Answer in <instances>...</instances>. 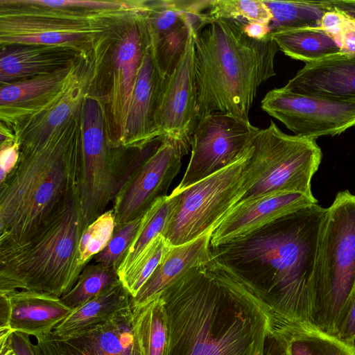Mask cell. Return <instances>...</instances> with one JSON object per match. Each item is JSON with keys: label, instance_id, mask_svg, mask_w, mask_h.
<instances>
[{"label": "cell", "instance_id": "6da1fadb", "mask_svg": "<svg viewBox=\"0 0 355 355\" xmlns=\"http://www.w3.org/2000/svg\"><path fill=\"white\" fill-rule=\"evenodd\" d=\"M327 208L318 204L289 213L240 239L211 247L261 303L271 328L296 322L313 328L312 279Z\"/></svg>", "mask_w": 355, "mask_h": 355}, {"label": "cell", "instance_id": "7a4b0ae2", "mask_svg": "<svg viewBox=\"0 0 355 355\" xmlns=\"http://www.w3.org/2000/svg\"><path fill=\"white\" fill-rule=\"evenodd\" d=\"M168 322L165 355H265L271 331L261 303L212 260L160 294Z\"/></svg>", "mask_w": 355, "mask_h": 355}, {"label": "cell", "instance_id": "3957f363", "mask_svg": "<svg viewBox=\"0 0 355 355\" xmlns=\"http://www.w3.org/2000/svg\"><path fill=\"white\" fill-rule=\"evenodd\" d=\"M80 110L46 140L19 146L15 168L0 182V244L30 237L78 190Z\"/></svg>", "mask_w": 355, "mask_h": 355}, {"label": "cell", "instance_id": "277c9868", "mask_svg": "<svg viewBox=\"0 0 355 355\" xmlns=\"http://www.w3.org/2000/svg\"><path fill=\"white\" fill-rule=\"evenodd\" d=\"M245 22L213 20L194 37L198 120L221 112L250 121L258 88L276 75L279 48L271 33L250 37L243 30Z\"/></svg>", "mask_w": 355, "mask_h": 355}, {"label": "cell", "instance_id": "5b68a950", "mask_svg": "<svg viewBox=\"0 0 355 355\" xmlns=\"http://www.w3.org/2000/svg\"><path fill=\"white\" fill-rule=\"evenodd\" d=\"M86 226L77 190L30 237L0 244V293H68L85 267L79 244Z\"/></svg>", "mask_w": 355, "mask_h": 355}, {"label": "cell", "instance_id": "8992f818", "mask_svg": "<svg viewBox=\"0 0 355 355\" xmlns=\"http://www.w3.org/2000/svg\"><path fill=\"white\" fill-rule=\"evenodd\" d=\"M139 15V10L55 8L0 0V44L53 46L89 54L119 37Z\"/></svg>", "mask_w": 355, "mask_h": 355}, {"label": "cell", "instance_id": "52a82bcc", "mask_svg": "<svg viewBox=\"0 0 355 355\" xmlns=\"http://www.w3.org/2000/svg\"><path fill=\"white\" fill-rule=\"evenodd\" d=\"M355 289V196L339 192L322 225L312 279L313 328L335 337Z\"/></svg>", "mask_w": 355, "mask_h": 355}, {"label": "cell", "instance_id": "ba28073f", "mask_svg": "<svg viewBox=\"0 0 355 355\" xmlns=\"http://www.w3.org/2000/svg\"><path fill=\"white\" fill-rule=\"evenodd\" d=\"M322 156L315 139L287 135L271 121L252 139L246 167L248 191L240 202L277 193L313 196L311 179Z\"/></svg>", "mask_w": 355, "mask_h": 355}, {"label": "cell", "instance_id": "9c48e42d", "mask_svg": "<svg viewBox=\"0 0 355 355\" xmlns=\"http://www.w3.org/2000/svg\"><path fill=\"white\" fill-rule=\"evenodd\" d=\"M252 141L232 164L182 190H173L170 196L173 209L162 234L171 245H182L212 234L241 200L248 191L246 167Z\"/></svg>", "mask_w": 355, "mask_h": 355}, {"label": "cell", "instance_id": "30bf717a", "mask_svg": "<svg viewBox=\"0 0 355 355\" xmlns=\"http://www.w3.org/2000/svg\"><path fill=\"white\" fill-rule=\"evenodd\" d=\"M105 106L88 93L83 102L81 159L78 183V198L87 226L105 212L114 200L130 168L111 141Z\"/></svg>", "mask_w": 355, "mask_h": 355}, {"label": "cell", "instance_id": "8fae6325", "mask_svg": "<svg viewBox=\"0 0 355 355\" xmlns=\"http://www.w3.org/2000/svg\"><path fill=\"white\" fill-rule=\"evenodd\" d=\"M191 146L164 136L150 153L139 159L113 200L115 224L143 216L166 192L180 172Z\"/></svg>", "mask_w": 355, "mask_h": 355}, {"label": "cell", "instance_id": "7c38bea8", "mask_svg": "<svg viewBox=\"0 0 355 355\" xmlns=\"http://www.w3.org/2000/svg\"><path fill=\"white\" fill-rule=\"evenodd\" d=\"M259 130L250 121L221 112L198 120L189 164L173 190H182L236 162Z\"/></svg>", "mask_w": 355, "mask_h": 355}, {"label": "cell", "instance_id": "4fadbf2b", "mask_svg": "<svg viewBox=\"0 0 355 355\" xmlns=\"http://www.w3.org/2000/svg\"><path fill=\"white\" fill-rule=\"evenodd\" d=\"M261 107L295 135L308 139L340 135L355 125V101L302 95L281 87L269 91Z\"/></svg>", "mask_w": 355, "mask_h": 355}, {"label": "cell", "instance_id": "5bb4252c", "mask_svg": "<svg viewBox=\"0 0 355 355\" xmlns=\"http://www.w3.org/2000/svg\"><path fill=\"white\" fill-rule=\"evenodd\" d=\"M167 76L160 70L150 43L139 66L135 86L116 148L144 150L163 137L156 125V114Z\"/></svg>", "mask_w": 355, "mask_h": 355}, {"label": "cell", "instance_id": "9a60e30c", "mask_svg": "<svg viewBox=\"0 0 355 355\" xmlns=\"http://www.w3.org/2000/svg\"><path fill=\"white\" fill-rule=\"evenodd\" d=\"M194 50L191 31L182 58L167 76L156 114V125L162 137H171L190 146L198 121Z\"/></svg>", "mask_w": 355, "mask_h": 355}, {"label": "cell", "instance_id": "2e32d148", "mask_svg": "<svg viewBox=\"0 0 355 355\" xmlns=\"http://www.w3.org/2000/svg\"><path fill=\"white\" fill-rule=\"evenodd\" d=\"M94 52L55 71L1 85V124L12 129L54 102Z\"/></svg>", "mask_w": 355, "mask_h": 355}, {"label": "cell", "instance_id": "e0dca14e", "mask_svg": "<svg viewBox=\"0 0 355 355\" xmlns=\"http://www.w3.org/2000/svg\"><path fill=\"white\" fill-rule=\"evenodd\" d=\"M151 43L146 15L127 27L119 37L113 58L107 104L114 131L112 145L123 126L146 47Z\"/></svg>", "mask_w": 355, "mask_h": 355}, {"label": "cell", "instance_id": "ac0fdd59", "mask_svg": "<svg viewBox=\"0 0 355 355\" xmlns=\"http://www.w3.org/2000/svg\"><path fill=\"white\" fill-rule=\"evenodd\" d=\"M317 202L313 196L301 193L270 194L241 201L213 231L210 246L246 236L289 213Z\"/></svg>", "mask_w": 355, "mask_h": 355}, {"label": "cell", "instance_id": "d6986e66", "mask_svg": "<svg viewBox=\"0 0 355 355\" xmlns=\"http://www.w3.org/2000/svg\"><path fill=\"white\" fill-rule=\"evenodd\" d=\"M49 336L61 355H144L131 305L80 333L66 337L52 333Z\"/></svg>", "mask_w": 355, "mask_h": 355}, {"label": "cell", "instance_id": "ffe728a7", "mask_svg": "<svg viewBox=\"0 0 355 355\" xmlns=\"http://www.w3.org/2000/svg\"><path fill=\"white\" fill-rule=\"evenodd\" d=\"M102 55L101 50L94 53L54 102L10 129L19 146L35 144L46 140L80 110L83 100L96 76Z\"/></svg>", "mask_w": 355, "mask_h": 355}, {"label": "cell", "instance_id": "44dd1931", "mask_svg": "<svg viewBox=\"0 0 355 355\" xmlns=\"http://www.w3.org/2000/svg\"><path fill=\"white\" fill-rule=\"evenodd\" d=\"M283 87L302 95L355 101V54L343 52L307 63Z\"/></svg>", "mask_w": 355, "mask_h": 355}, {"label": "cell", "instance_id": "7402d4cb", "mask_svg": "<svg viewBox=\"0 0 355 355\" xmlns=\"http://www.w3.org/2000/svg\"><path fill=\"white\" fill-rule=\"evenodd\" d=\"M9 308L8 328L35 338L51 334L73 311L60 297L35 291L0 293Z\"/></svg>", "mask_w": 355, "mask_h": 355}, {"label": "cell", "instance_id": "603a6c76", "mask_svg": "<svg viewBox=\"0 0 355 355\" xmlns=\"http://www.w3.org/2000/svg\"><path fill=\"white\" fill-rule=\"evenodd\" d=\"M85 55L89 54L53 46L18 44L1 47L0 83L51 73L71 65Z\"/></svg>", "mask_w": 355, "mask_h": 355}, {"label": "cell", "instance_id": "cb8c5ba5", "mask_svg": "<svg viewBox=\"0 0 355 355\" xmlns=\"http://www.w3.org/2000/svg\"><path fill=\"white\" fill-rule=\"evenodd\" d=\"M211 233L180 245H171L155 270L131 298V305L139 306L160 295L191 269L205 266L211 259Z\"/></svg>", "mask_w": 355, "mask_h": 355}, {"label": "cell", "instance_id": "d4e9b609", "mask_svg": "<svg viewBox=\"0 0 355 355\" xmlns=\"http://www.w3.org/2000/svg\"><path fill=\"white\" fill-rule=\"evenodd\" d=\"M131 296L119 282L92 298L58 324L52 334L66 337L106 322L131 305Z\"/></svg>", "mask_w": 355, "mask_h": 355}, {"label": "cell", "instance_id": "484cf974", "mask_svg": "<svg viewBox=\"0 0 355 355\" xmlns=\"http://www.w3.org/2000/svg\"><path fill=\"white\" fill-rule=\"evenodd\" d=\"M271 331L284 342L289 355H355V345L300 323H284Z\"/></svg>", "mask_w": 355, "mask_h": 355}, {"label": "cell", "instance_id": "4316f807", "mask_svg": "<svg viewBox=\"0 0 355 355\" xmlns=\"http://www.w3.org/2000/svg\"><path fill=\"white\" fill-rule=\"evenodd\" d=\"M271 35L286 55L306 64L343 53L336 41L321 27L279 31Z\"/></svg>", "mask_w": 355, "mask_h": 355}, {"label": "cell", "instance_id": "83f0119b", "mask_svg": "<svg viewBox=\"0 0 355 355\" xmlns=\"http://www.w3.org/2000/svg\"><path fill=\"white\" fill-rule=\"evenodd\" d=\"M132 308L137 334L144 355H165L168 327L161 295H157L139 306H132Z\"/></svg>", "mask_w": 355, "mask_h": 355}, {"label": "cell", "instance_id": "f1b7e54d", "mask_svg": "<svg viewBox=\"0 0 355 355\" xmlns=\"http://www.w3.org/2000/svg\"><path fill=\"white\" fill-rule=\"evenodd\" d=\"M272 15V32L321 26L324 15L331 9L326 1L262 0Z\"/></svg>", "mask_w": 355, "mask_h": 355}, {"label": "cell", "instance_id": "f546056e", "mask_svg": "<svg viewBox=\"0 0 355 355\" xmlns=\"http://www.w3.org/2000/svg\"><path fill=\"white\" fill-rule=\"evenodd\" d=\"M172 197L166 196L157 200L143 216L137 236L117 269L119 279L133 266L150 243L162 234L173 209Z\"/></svg>", "mask_w": 355, "mask_h": 355}, {"label": "cell", "instance_id": "4dcf8cb0", "mask_svg": "<svg viewBox=\"0 0 355 355\" xmlns=\"http://www.w3.org/2000/svg\"><path fill=\"white\" fill-rule=\"evenodd\" d=\"M119 282L116 268L100 263L86 265L73 287L61 300L74 309Z\"/></svg>", "mask_w": 355, "mask_h": 355}, {"label": "cell", "instance_id": "1f68e13d", "mask_svg": "<svg viewBox=\"0 0 355 355\" xmlns=\"http://www.w3.org/2000/svg\"><path fill=\"white\" fill-rule=\"evenodd\" d=\"M191 1H151L146 15L148 29L151 43L187 24L185 14Z\"/></svg>", "mask_w": 355, "mask_h": 355}, {"label": "cell", "instance_id": "d6a6232c", "mask_svg": "<svg viewBox=\"0 0 355 355\" xmlns=\"http://www.w3.org/2000/svg\"><path fill=\"white\" fill-rule=\"evenodd\" d=\"M171 246L162 234L158 235L120 279L132 298L155 270Z\"/></svg>", "mask_w": 355, "mask_h": 355}, {"label": "cell", "instance_id": "836d02e7", "mask_svg": "<svg viewBox=\"0 0 355 355\" xmlns=\"http://www.w3.org/2000/svg\"><path fill=\"white\" fill-rule=\"evenodd\" d=\"M209 19H234L270 26L272 15L262 0H212L207 8Z\"/></svg>", "mask_w": 355, "mask_h": 355}, {"label": "cell", "instance_id": "e575fe53", "mask_svg": "<svg viewBox=\"0 0 355 355\" xmlns=\"http://www.w3.org/2000/svg\"><path fill=\"white\" fill-rule=\"evenodd\" d=\"M115 227L113 209L107 210L84 229L79 244V263L88 261L107 245Z\"/></svg>", "mask_w": 355, "mask_h": 355}, {"label": "cell", "instance_id": "d590c367", "mask_svg": "<svg viewBox=\"0 0 355 355\" xmlns=\"http://www.w3.org/2000/svg\"><path fill=\"white\" fill-rule=\"evenodd\" d=\"M191 31L189 24H185L151 43L157 63L165 76L171 75L182 58Z\"/></svg>", "mask_w": 355, "mask_h": 355}, {"label": "cell", "instance_id": "8d00e7d4", "mask_svg": "<svg viewBox=\"0 0 355 355\" xmlns=\"http://www.w3.org/2000/svg\"><path fill=\"white\" fill-rule=\"evenodd\" d=\"M142 220L143 216L130 222L115 224L107 245L94 257L95 263L118 269L137 234Z\"/></svg>", "mask_w": 355, "mask_h": 355}, {"label": "cell", "instance_id": "74e56055", "mask_svg": "<svg viewBox=\"0 0 355 355\" xmlns=\"http://www.w3.org/2000/svg\"><path fill=\"white\" fill-rule=\"evenodd\" d=\"M36 6L55 8L98 10H141L147 9L148 1H77V0H24Z\"/></svg>", "mask_w": 355, "mask_h": 355}, {"label": "cell", "instance_id": "f35d334b", "mask_svg": "<svg viewBox=\"0 0 355 355\" xmlns=\"http://www.w3.org/2000/svg\"><path fill=\"white\" fill-rule=\"evenodd\" d=\"M19 157V144L15 137L1 141L0 182L15 168Z\"/></svg>", "mask_w": 355, "mask_h": 355}, {"label": "cell", "instance_id": "ab89813d", "mask_svg": "<svg viewBox=\"0 0 355 355\" xmlns=\"http://www.w3.org/2000/svg\"><path fill=\"white\" fill-rule=\"evenodd\" d=\"M335 338L345 343L355 345V289L347 306Z\"/></svg>", "mask_w": 355, "mask_h": 355}, {"label": "cell", "instance_id": "60d3db41", "mask_svg": "<svg viewBox=\"0 0 355 355\" xmlns=\"http://www.w3.org/2000/svg\"><path fill=\"white\" fill-rule=\"evenodd\" d=\"M345 19L346 15L344 13L331 8L324 15L320 27L338 44Z\"/></svg>", "mask_w": 355, "mask_h": 355}, {"label": "cell", "instance_id": "b9f144b4", "mask_svg": "<svg viewBox=\"0 0 355 355\" xmlns=\"http://www.w3.org/2000/svg\"><path fill=\"white\" fill-rule=\"evenodd\" d=\"M338 44L343 52L355 54V20L347 15H346Z\"/></svg>", "mask_w": 355, "mask_h": 355}, {"label": "cell", "instance_id": "7bdbcfd3", "mask_svg": "<svg viewBox=\"0 0 355 355\" xmlns=\"http://www.w3.org/2000/svg\"><path fill=\"white\" fill-rule=\"evenodd\" d=\"M30 336L15 331L12 335V345L18 355H36Z\"/></svg>", "mask_w": 355, "mask_h": 355}, {"label": "cell", "instance_id": "ee69618b", "mask_svg": "<svg viewBox=\"0 0 355 355\" xmlns=\"http://www.w3.org/2000/svg\"><path fill=\"white\" fill-rule=\"evenodd\" d=\"M265 355H289L284 342L272 331L266 340Z\"/></svg>", "mask_w": 355, "mask_h": 355}, {"label": "cell", "instance_id": "f6af8a7d", "mask_svg": "<svg viewBox=\"0 0 355 355\" xmlns=\"http://www.w3.org/2000/svg\"><path fill=\"white\" fill-rule=\"evenodd\" d=\"M49 335L35 338L34 347L36 355H61L53 344Z\"/></svg>", "mask_w": 355, "mask_h": 355}, {"label": "cell", "instance_id": "bcb514c9", "mask_svg": "<svg viewBox=\"0 0 355 355\" xmlns=\"http://www.w3.org/2000/svg\"><path fill=\"white\" fill-rule=\"evenodd\" d=\"M243 30L248 36L255 39H262L271 33L270 26L257 22H245Z\"/></svg>", "mask_w": 355, "mask_h": 355}, {"label": "cell", "instance_id": "7dc6e473", "mask_svg": "<svg viewBox=\"0 0 355 355\" xmlns=\"http://www.w3.org/2000/svg\"><path fill=\"white\" fill-rule=\"evenodd\" d=\"M326 2L331 8L355 20V0H331Z\"/></svg>", "mask_w": 355, "mask_h": 355}, {"label": "cell", "instance_id": "c3c4849f", "mask_svg": "<svg viewBox=\"0 0 355 355\" xmlns=\"http://www.w3.org/2000/svg\"><path fill=\"white\" fill-rule=\"evenodd\" d=\"M10 331H0V355H18L12 345Z\"/></svg>", "mask_w": 355, "mask_h": 355}]
</instances>
